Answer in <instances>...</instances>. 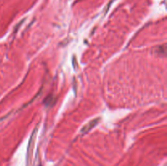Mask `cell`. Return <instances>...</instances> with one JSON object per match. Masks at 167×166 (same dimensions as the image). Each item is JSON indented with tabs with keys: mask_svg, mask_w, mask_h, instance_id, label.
Wrapping results in <instances>:
<instances>
[{
	"mask_svg": "<svg viewBox=\"0 0 167 166\" xmlns=\"http://www.w3.org/2000/svg\"><path fill=\"white\" fill-rule=\"evenodd\" d=\"M99 121V118H97V119H94L93 121H90L88 124H87L85 126H83V129H82V133H87V132L90 131V130H91V129L94 127V126H95V125H97V123H98V121Z\"/></svg>",
	"mask_w": 167,
	"mask_h": 166,
	"instance_id": "cell-1",
	"label": "cell"
},
{
	"mask_svg": "<svg viewBox=\"0 0 167 166\" xmlns=\"http://www.w3.org/2000/svg\"><path fill=\"white\" fill-rule=\"evenodd\" d=\"M46 105H48V106H50V105H52V103H53V100H52V97L49 96L48 98H46L45 101H44Z\"/></svg>",
	"mask_w": 167,
	"mask_h": 166,
	"instance_id": "cell-2",
	"label": "cell"
}]
</instances>
